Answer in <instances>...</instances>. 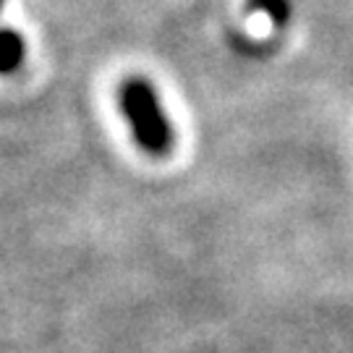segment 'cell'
Here are the masks:
<instances>
[{"label": "cell", "instance_id": "2", "mask_svg": "<svg viewBox=\"0 0 353 353\" xmlns=\"http://www.w3.org/2000/svg\"><path fill=\"white\" fill-rule=\"evenodd\" d=\"M24 58V42L13 32H0V74L19 68Z\"/></svg>", "mask_w": 353, "mask_h": 353}, {"label": "cell", "instance_id": "1", "mask_svg": "<svg viewBox=\"0 0 353 353\" xmlns=\"http://www.w3.org/2000/svg\"><path fill=\"white\" fill-rule=\"evenodd\" d=\"M121 105H123V113L131 121L134 137H137L141 150L152 152V154L168 152L170 126H168L163 110L157 105L154 89L144 79H128L123 92H121Z\"/></svg>", "mask_w": 353, "mask_h": 353}]
</instances>
